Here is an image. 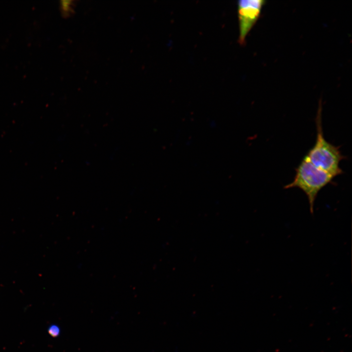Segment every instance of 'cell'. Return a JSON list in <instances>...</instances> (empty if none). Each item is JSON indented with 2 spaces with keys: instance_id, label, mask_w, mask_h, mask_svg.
Here are the masks:
<instances>
[{
  "instance_id": "obj_1",
  "label": "cell",
  "mask_w": 352,
  "mask_h": 352,
  "mask_svg": "<svg viewBox=\"0 0 352 352\" xmlns=\"http://www.w3.org/2000/svg\"><path fill=\"white\" fill-rule=\"evenodd\" d=\"M321 104L320 101L315 119V142L305 156L315 166L328 173L334 177L344 173L339 164L342 160L347 157L342 154L340 146H337L330 143L324 136L322 124Z\"/></svg>"
},
{
  "instance_id": "obj_5",
  "label": "cell",
  "mask_w": 352,
  "mask_h": 352,
  "mask_svg": "<svg viewBox=\"0 0 352 352\" xmlns=\"http://www.w3.org/2000/svg\"><path fill=\"white\" fill-rule=\"evenodd\" d=\"M60 332L59 328L56 326H51L49 329V333L52 336H57Z\"/></svg>"
},
{
  "instance_id": "obj_4",
  "label": "cell",
  "mask_w": 352,
  "mask_h": 352,
  "mask_svg": "<svg viewBox=\"0 0 352 352\" xmlns=\"http://www.w3.org/2000/svg\"><path fill=\"white\" fill-rule=\"evenodd\" d=\"M72 1H62L61 8L64 15H68L72 11L73 3Z\"/></svg>"
},
{
  "instance_id": "obj_2",
  "label": "cell",
  "mask_w": 352,
  "mask_h": 352,
  "mask_svg": "<svg viewBox=\"0 0 352 352\" xmlns=\"http://www.w3.org/2000/svg\"><path fill=\"white\" fill-rule=\"evenodd\" d=\"M333 178L328 173L315 166L305 156L295 169L293 181L284 188H297L304 192L308 200L310 211L313 213L314 201L318 193L327 185L335 183Z\"/></svg>"
},
{
  "instance_id": "obj_3",
  "label": "cell",
  "mask_w": 352,
  "mask_h": 352,
  "mask_svg": "<svg viewBox=\"0 0 352 352\" xmlns=\"http://www.w3.org/2000/svg\"><path fill=\"white\" fill-rule=\"evenodd\" d=\"M265 1L264 0H241L238 1L239 25V42L245 43L247 35L259 17Z\"/></svg>"
}]
</instances>
